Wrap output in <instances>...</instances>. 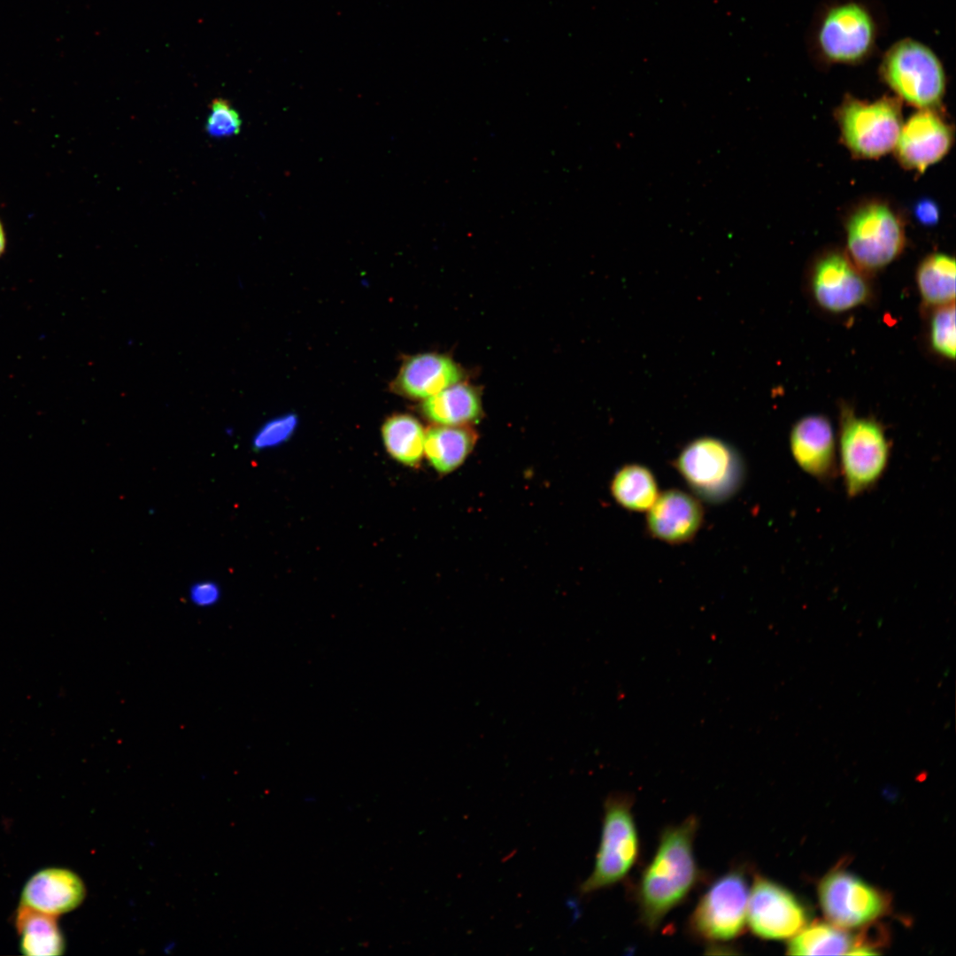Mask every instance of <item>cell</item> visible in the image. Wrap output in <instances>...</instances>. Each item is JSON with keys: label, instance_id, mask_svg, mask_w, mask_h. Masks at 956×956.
<instances>
[{"label": "cell", "instance_id": "ac0fdd59", "mask_svg": "<svg viewBox=\"0 0 956 956\" xmlns=\"http://www.w3.org/2000/svg\"><path fill=\"white\" fill-rule=\"evenodd\" d=\"M787 953L791 955L851 954L870 955L877 952L867 942L846 929L826 922L806 925L790 937Z\"/></svg>", "mask_w": 956, "mask_h": 956}, {"label": "cell", "instance_id": "2e32d148", "mask_svg": "<svg viewBox=\"0 0 956 956\" xmlns=\"http://www.w3.org/2000/svg\"><path fill=\"white\" fill-rule=\"evenodd\" d=\"M85 893L84 883L75 873L48 867L34 874L26 883L20 905L57 917L75 909Z\"/></svg>", "mask_w": 956, "mask_h": 956}, {"label": "cell", "instance_id": "ba28073f", "mask_svg": "<svg viewBox=\"0 0 956 956\" xmlns=\"http://www.w3.org/2000/svg\"><path fill=\"white\" fill-rule=\"evenodd\" d=\"M877 37V26L863 4L847 0L832 4L822 13L815 30L816 48L833 64H857L869 57Z\"/></svg>", "mask_w": 956, "mask_h": 956}, {"label": "cell", "instance_id": "d4e9b609", "mask_svg": "<svg viewBox=\"0 0 956 956\" xmlns=\"http://www.w3.org/2000/svg\"><path fill=\"white\" fill-rule=\"evenodd\" d=\"M928 338L933 351L940 357L954 360L956 349L955 303L931 309Z\"/></svg>", "mask_w": 956, "mask_h": 956}, {"label": "cell", "instance_id": "7a4b0ae2", "mask_svg": "<svg viewBox=\"0 0 956 956\" xmlns=\"http://www.w3.org/2000/svg\"><path fill=\"white\" fill-rule=\"evenodd\" d=\"M880 75L901 102L918 109L940 107L946 76L942 62L924 43L906 38L885 52Z\"/></svg>", "mask_w": 956, "mask_h": 956}, {"label": "cell", "instance_id": "f546056e", "mask_svg": "<svg viewBox=\"0 0 956 956\" xmlns=\"http://www.w3.org/2000/svg\"><path fill=\"white\" fill-rule=\"evenodd\" d=\"M6 245V238L3 225L0 221V256L4 253Z\"/></svg>", "mask_w": 956, "mask_h": 956}, {"label": "cell", "instance_id": "ffe728a7", "mask_svg": "<svg viewBox=\"0 0 956 956\" xmlns=\"http://www.w3.org/2000/svg\"><path fill=\"white\" fill-rule=\"evenodd\" d=\"M477 434L469 426L436 425L425 431L424 452L440 474H449L472 452Z\"/></svg>", "mask_w": 956, "mask_h": 956}, {"label": "cell", "instance_id": "44dd1931", "mask_svg": "<svg viewBox=\"0 0 956 956\" xmlns=\"http://www.w3.org/2000/svg\"><path fill=\"white\" fill-rule=\"evenodd\" d=\"M15 926L20 937V951L28 956L61 955L65 940L56 916L19 905Z\"/></svg>", "mask_w": 956, "mask_h": 956}, {"label": "cell", "instance_id": "8992f818", "mask_svg": "<svg viewBox=\"0 0 956 956\" xmlns=\"http://www.w3.org/2000/svg\"><path fill=\"white\" fill-rule=\"evenodd\" d=\"M846 254L865 273L894 261L906 244L905 225L887 203L873 200L855 208L846 224Z\"/></svg>", "mask_w": 956, "mask_h": 956}, {"label": "cell", "instance_id": "4fadbf2b", "mask_svg": "<svg viewBox=\"0 0 956 956\" xmlns=\"http://www.w3.org/2000/svg\"><path fill=\"white\" fill-rule=\"evenodd\" d=\"M952 142L953 128L940 107L923 108L903 123L894 150L905 169L921 173L949 152Z\"/></svg>", "mask_w": 956, "mask_h": 956}, {"label": "cell", "instance_id": "5bb4252c", "mask_svg": "<svg viewBox=\"0 0 956 956\" xmlns=\"http://www.w3.org/2000/svg\"><path fill=\"white\" fill-rule=\"evenodd\" d=\"M790 448L798 466L813 478L826 482L836 474V440L832 424L821 414L798 420L790 433Z\"/></svg>", "mask_w": 956, "mask_h": 956}, {"label": "cell", "instance_id": "9c48e42d", "mask_svg": "<svg viewBox=\"0 0 956 956\" xmlns=\"http://www.w3.org/2000/svg\"><path fill=\"white\" fill-rule=\"evenodd\" d=\"M749 888L743 870L732 869L703 894L689 921L692 934L705 942H728L740 936L747 918Z\"/></svg>", "mask_w": 956, "mask_h": 956}, {"label": "cell", "instance_id": "e0dca14e", "mask_svg": "<svg viewBox=\"0 0 956 956\" xmlns=\"http://www.w3.org/2000/svg\"><path fill=\"white\" fill-rule=\"evenodd\" d=\"M462 368L452 358L438 353L408 358L402 365L392 389L413 399H426L461 382Z\"/></svg>", "mask_w": 956, "mask_h": 956}, {"label": "cell", "instance_id": "f1b7e54d", "mask_svg": "<svg viewBox=\"0 0 956 956\" xmlns=\"http://www.w3.org/2000/svg\"><path fill=\"white\" fill-rule=\"evenodd\" d=\"M917 220L924 225H934L939 218V210L935 202L929 199L920 200L914 207Z\"/></svg>", "mask_w": 956, "mask_h": 956}, {"label": "cell", "instance_id": "5b68a950", "mask_svg": "<svg viewBox=\"0 0 956 956\" xmlns=\"http://www.w3.org/2000/svg\"><path fill=\"white\" fill-rule=\"evenodd\" d=\"M629 794L613 793L604 805L603 826L595 865L580 886L582 895L608 888L627 876L639 854V838Z\"/></svg>", "mask_w": 956, "mask_h": 956}, {"label": "cell", "instance_id": "484cf974", "mask_svg": "<svg viewBox=\"0 0 956 956\" xmlns=\"http://www.w3.org/2000/svg\"><path fill=\"white\" fill-rule=\"evenodd\" d=\"M211 112L205 124L206 132L214 137H223L239 133L241 119L229 102L223 98L212 100Z\"/></svg>", "mask_w": 956, "mask_h": 956}, {"label": "cell", "instance_id": "603a6c76", "mask_svg": "<svg viewBox=\"0 0 956 956\" xmlns=\"http://www.w3.org/2000/svg\"><path fill=\"white\" fill-rule=\"evenodd\" d=\"M611 492L622 507L637 512L647 511L659 496L654 475L638 464L624 466L615 474Z\"/></svg>", "mask_w": 956, "mask_h": 956}, {"label": "cell", "instance_id": "7c38bea8", "mask_svg": "<svg viewBox=\"0 0 956 956\" xmlns=\"http://www.w3.org/2000/svg\"><path fill=\"white\" fill-rule=\"evenodd\" d=\"M749 892L746 922L757 937L790 938L807 924L806 908L782 885L757 875Z\"/></svg>", "mask_w": 956, "mask_h": 956}, {"label": "cell", "instance_id": "8fae6325", "mask_svg": "<svg viewBox=\"0 0 956 956\" xmlns=\"http://www.w3.org/2000/svg\"><path fill=\"white\" fill-rule=\"evenodd\" d=\"M809 289L815 303L832 313L863 305L872 294L867 274L840 251H829L816 258L809 274Z\"/></svg>", "mask_w": 956, "mask_h": 956}, {"label": "cell", "instance_id": "6da1fadb", "mask_svg": "<svg viewBox=\"0 0 956 956\" xmlns=\"http://www.w3.org/2000/svg\"><path fill=\"white\" fill-rule=\"evenodd\" d=\"M698 827L697 817L690 815L681 823L666 828L651 860L640 876L636 890L639 917L651 931L687 898L698 883L699 870L693 850Z\"/></svg>", "mask_w": 956, "mask_h": 956}, {"label": "cell", "instance_id": "cb8c5ba5", "mask_svg": "<svg viewBox=\"0 0 956 956\" xmlns=\"http://www.w3.org/2000/svg\"><path fill=\"white\" fill-rule=\"evenodd\" d=\"M382 438L388 452L399 462L416 466L424 451L425 430L409 414H395L382 425Z\"/></svg>", "mask_w": 956, "mask_h": 956}, {"label": "cell", "instance_id": "3957f363", "mask_svg": "<svg viewBox=\"0 0 956 956\" xmlns=\"http://www.w3.org/2000/svg\"><path fill=\"white\" fill-rule=\"evenodd\" d=\"M841 141L858 158H878L893 150L903 125L902 102L883 96L874 101L847 96L835 112Z\"/></svg>", "mask_w": 956, "mask_h": 956}, {"label": "cell", "instance_id": "9a60e30c", "mask_svg": "<svg viewBox=\"0 0 956 956\" xmlns=\"http://www.w3.org/2000/svg\"><path fill=\"white\" fill-rule=\"evenodd\" d=\"M647 511L649 532L653 537L668 544H682L692 539L704 519L699 501L676 489L659 494Z\"/></svg>", "mask_w": 956, "mask_h": 956}, {"label": "cell", "instance_id": "4316f807", "mask_svg": "<svg viewBox=\"0 0 956 956\" xmlns=\"http://www.w3.org/2000/svg\"><path fill=\"white\" fill-rule=\"evenodd\" d=\"M297 425V418L288 415L268 421L261 427L252 439L255 450L268 449L287 440L293 433Z\"/></svg>", "mask_w": 956, "mask_h": 956}, {"label": "cell", "instance_id": "7402d4cb", "mask_svg": "<svg viewBox=\"0 0 956 956\" xmlns=\"http://www.w3.org/2000/svg\"><path fill=\"white\" fill-rule=\"evenodd\" d=\"M955 259L944 253L928 255L915 274L923 305L929 309L955 303Z\"/></svg>", "mask_w": 956, "mask_h": 956}, {"label": "cell", "instance_id": "83f0119b", "mask_svg": "<svg viewBox=\"0 0 956 956\" xmlns=\"http://www.w3.org/2000/svg\"><path fill=\"white\" fill-rule=\"evenodd\" d=\"M221 594V589L216 582L201 580L191 584L188 596L195 606L208 608L219 603Z\"/></svg>", "mask_w": 956, "mask_h": 956}, {"label": "cell", "instance_id": "30bf717a", "mask_svg": "<svg viewBox=\"0 0 956 956\" xmlns=\"http://www.w3.org/2000/svg\"><path fill=\"white\" fill-rule=\"evenodd\" d=\"M818 896L826 918L844 929L868 925L889 907L883 891L844 869L830 871L821 879Z\"/></svg>", "mask_w": 956, "mask_h": 956}, {"label": "cell", "instance_id": "52a82bcc", "mask_svg": "<svg viewBox=\"0 0 956 956\" xmlns=\"http://www.w3.org/2000/svg\"><path fill=\"white\" fill-rule=\"evenodd\" d=\"M675 467L693 492L709 503H721L741 488L744 466L740 455L721 440L703 437L689 443Z\"/></svg>", "mask_w": 956, "mask_h": 956}, {"label": "cell", "instance_id": "d6986e66", "mask_svg": "<svg viewBox=\"0 0 956 956\" xmlns=\"http://www.w3.org/2000/svg\"><path fill=\"white\" fill-rule=\"evenodd\" d=\"M421 412L436 425L469 426L482 418L481 394L474 386L459 382L424 399Z\"/></svg>", "mask_w": 956, "mask_h": 956}, {"label": "cell", "instance_id": "277c9868", "mask_svg": "<svg viewBox=\"0 0 956 956\" xmlns=\"http://www.w3.org/2000/svg\"><path fill=\"white\" fill-rule=\"evenodd\" d=\"M838 446L847 495L857 497L875 485L890 459V443L883 427L874 418L859 416L844 405Z\"/></svg>", "mask_w": 956, "mask_h": 956}]
</instances>
